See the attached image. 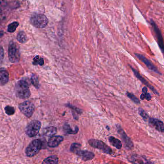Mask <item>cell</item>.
I'll list each match as a JSON object with an SVG mask.
<instances>
[{"mask_svg": "<svg viewBox=\"0 0 164 164\" xmlns=\"http://www.w3.org/2000/svg\"><path fill=\"white\" fill-rule=\"evenodd\" d=\"M16 95L20 99H27L30 96L29 85L25 80L18 81L15 86Z\"/></svg>", "mask_w": 164, "mask_h": 164, "instance_id": "6da1fadb", "label": "cell"}, {"mask_svg": "<svg viewBox=\"0 0 164 164\" xmlns=\"http://www.w3.org/2000/svg\"><path fill=\"white\" fill-rule=\"evenodd\" d=\"M30 23L37 28H44L47 26L48 20L44 15L41 14H34L30 18Z\"/></svg>", "mask_w": 164, "mask_h": 164, "instance_id": "7a4b0ae2", "label": "cell"}, {"mask_svg": "<svg viewBox=\"0 0 164 164\" xmlns=\"http://www.w3.org/2000/svg\"><path fill=\"white\" fill-rule=\"evenodd\" d=\"M42 146V143L41 140H34L26 148L25 151L26 155L29 157H34L40 152Z\"/></svg>", "mask_w": 164, "mask_h": 164, "instance_id": "3957f363", "label": "cell"}, {"mask_svg": "<svg viewBox=\"0 0 164 164\" xmlns=\"http://www.w3.org/2000/svg\"><path fill=\"white\" fill-rule=\"evenodd\" d=\"M8 56L10 61L13 63H16L20 61V48L14 42H11L9 45Z\"/></svg>", "mask_w": 164, "mask_h": 164, "instance_id": "277c9868", "label": "cell"}, {"mask_svg": "<svg viewBox=\"0 0 164 164\" xmlns=\"http://www.w3.org/2000/svg\"><path fill=\"white\" fill-rule=\"evenodd\" d=\"M88 143L91 147L99 149L106 154H112L113 153L112 149L102 140L97 139H90L88 141Z\"/></svg>", "mask_w": 164, "mask_h": 164, "instance_id": "5b68a950", "label": "cell"}, {"mask_svg": "<svg viewBox=\"0 0 164 164\" xmlns=\"http://www.w3.org/2000/svg\"><path fill=\"white\" fill-rule=\"evenodd\" d=\"M41 128V123L38 120H33L26 128V134L29 137H34L39 133Z\"/></svg>", "mask_w": 164, "mask_h": 164, "instance_id": "8992f818", "label": "cell"}, {"mask_svg": "<svg viewBox=\"0 0 164 164\" xmlns=\"http://www.w3.org/2000/svg\"><path fill=\"white\" fill-rule=\"evenodd\" d=\"M19 109L22 113L28 118H29L33 114L35 106L30 101H26L19 104Z\"/></svg>", "mask_w": 164, "mask_h": 164, "instance_id": "52a82bcc", "label": "cell"}, {"mask_svg": "<svg viewBox=\"0 0 164 164\" xmlns=\"http://www.w3.org/2000/svg\"><path fill=\"white\" fill-rule=\"evenodd\" d=\"M117 132L121 136L122 140L125 144L126 148L128 149H131L134 147L133 142L131 140V138L128 137L124 130L121 128L120 126H117Z\"/></svg>", "mask_w": 164, "mask_h": 164, "instance_id": "ba28073f", "label": "cell"}, {"mask_svg": "<svg viewBox=\"0 0 164 164\" xmlns=\"http://www.w3.org/2000/svg\"><path fill=\"white\" fill-rule=\"evenodd\" d=\"M135 55L137 57L139 58L141 61L143 62L145 65H146V67L151 70V71H153V72H156V73H157V74H159V75H162L161 72L159 71L158 70L157 68L150 61V60L147 59V58L144 56L143 55H140V54H136Z\"/></svg>", "mask_w": 164, "mask_h": 164, "instance_id": "9c48e42d", "label": "cell"}, {"mask_svg": "<svg viewBox=\"0 0 164 164\" xmlns=\"http://www.w3.org/2000/svg\"><path fill=\"white\" fill-rule=\"evenodd\" d=\"M131 69H132L133 73H134V75L135 76V77H136L137 78H138L140 81L142 82L143 84H144L145 86H147V87H148L149 89H150V90H151L153 91V93H154V94H156V95H159V94L158 92L157 91L156 89H155V88H154L153 86H152L151 85H150V84L149 83V82H148L146 81V79H145V78H144L142 76L140 75V73H139L138 71H137V70L135 69H134V68H132V67H131Z\"/></svg>", "mask_w": 164, "mask_h": 164, "instance_id": "30bf717a", "label": "cell"}, {"mask_svg": "<svg viewBox=\"0 0 164 164\" xmlns=\"http://www.w3.org/2000/svg\"><path fill=\"white\" fill-rule=\"evenodd\" d=\"M84 161L92 160L95 157V153L87 150H79L75 153Z\"/></svg>", "mask_w": 164, "mask_h": 164, "instance_id": "8fae6325", "label": "cell"}, {"mask_svg": "<svg viewBox=\"0 0 164 164\" xmlns=\"http://www.w3.org/2000/svg\"><path fill=\"white\" fill-rule=\"evenodd\" d=\"M148 120L149 124L152 126L153 128H155L156 130L162 133H164V123L162 121L152 117H149Z\"/></svg>", "mask_w": 164, "mask_h": 164, "instance_id": "7c38bea8", "label": "cell"}, {"mask_svg": "<svg viewBox=\"0 0 164 164\" xmlns=\"http://www.w3.org/2000/svg\"><path fill=\"white\" fill-rule=\"evenodd\" d=\"M64 138L62 136H53L51 137L48 141V145L51 148L57 147L63 141Z\"/></svg>", "mask_w": 164, "mask_h": 164, "instance_id": "4fadbf2b", "label": "cell"}, {"mask_svg": "<svg viewBox=\"0 0 164 164\" xmlns=\"http://www.w3.org/2000/svg\"><path fill=\"white\" fill-rule=\"evenodd\" d=\"M9 73L4 68H0V85L3 86L8 82Z\"/></svg>", "mask_w": 164, "mask_h": 164, "instance_id": "5bb4252c", "label": "cell"}, {"mask_svg": "<svg viewBox=\"0 0 164 164\" xmlns=\"http://www.w3.org/2000/svg\"><path fill=\"white\" fill-rule=\"evenodd\" d=\"M129 161L132 163H138V164H145V163H149L146 159L143 157H140L138 155H133L130 157Z\"/></svg>", "mask_w": 164, "mask_h": 164, "instance_id": "9a60e30c", "label": "cell"}, {"mask_svg": "<svg viewBox=\"0 0 164 164\" xmlns=\"http://www.w3.org/2000/svg\"><path fill=\"white\" fill-rule=\"evenodd\" d=\"M109 140L110 144L116 147L117 149H120L122 147V144L121 141L118 139L116 138L115 137L110 136L109 138Z\"/></svg>", "mask_w": 164, "mask_h": 164, "instance_id": "2e32d148", "label": "cell"}, {"mask_svg": "<svg viewBox=\"0 0 164 164\" xmlns=\"http://www.w3.org/2000/svg\"><path fill=\"white\" fill-rule=\"evenodd\" d=\"M57 133V129L55 126H49L44 129L43 134L46 136L51 137Z\"/></svg>", "mask_w": 164, "mask_h": 164, "instance_id": "e0dca14e", "label": "cell"}, {"mask_svg": "<svg viewBox=\"0 0 164 164\" xmlns=\"http://www.w3.org/2000/svg\"><path fill=\"white\" fill-rule=\"evenodd\" d=\"M63 130L65 133L69 134H76L78 133V126H76L75 129L73 130L71 128V126L69 124H65L63 126Z\"/></svg>", "mask_w": 164, "mask_h": 164, "instance_id": "ac0fdd59", "label": "cell"}, {"mask_svg": "<svg viewBox=\"0 0 164 164\" xmlns=\"http://www.w3.org/2000/svg\"><path fill=\"white\" fill-rule=\"evenodd\" d=\"M152 25H153V28H154V31L156 32L158 40L159 43L160 44V47L161 48L162 51L163 50V47H164V44H163V39H162V36H161V32L160 30L158 29V28L157 27V25L155 24V23L153 22H152Z\"/></svg>", "mask_w": 164, "mask_h": 164, "instance_id": "d6986e66", "label": "cell"}, {"mask_svg": "<svg viewBox=\"0 0 164 164\" xmlns=\"http://www.w3.org/2000/svg\"><path fill=\"white\" fill-rule=\"evenodd\" d=\"M58 158L56 156H51L48 157L44 159V161L42 162V164H58Z\"/></svg>", "mask_w": 164, "mask_h": 164, "instance_id": "ffe728a7", "label": "cell"}, {"mask_svg": "<svg viewBox=\"0 0 164 164\" xmlns=\"http://www.w3.org/2000/svg\"><path fill=\"white\" fill-rule=\"evenodd\" d=\"M17 40L21 43H24L27 42L28 38L24 31H20L18 33L17 35Z\"/></svg>", "mask_w": 164, "mask_h": 164, "instance_id": "44dd1931", "label": "cell"}, {"mask_svg": "<svg viewBox=\"0 0 164 164\" xmlns=\"http://www.w3.org/2000/svg\"><path fill=\"white\" fill-rule=\"evenodd\" d=\"M81 147H82V145L81 144H78V143H73L71 145V146L70 148V151L73 153H76L79 150H81Z\"/></svg>", "mask_w": 164, "mask_h": 164, "instance_id": "7402d4cb", "label": "cell"}, {"mask_svg": "<svg viewBox=\"0 0 164 164\" xmlns=\"http://www.w3.org/2000/svg\"><path fill=\"white\" fill-rule=\"evenodd\" d=\"M19 26V23L17 22H14L8 26L7 31L8 32H14L16 30V28Z\"/></svg>", "mask_w": 164, "mask_h": 164, "instance_id": "603a6c76", "label": "cell"}, {"mask_svg": "<svg viewBox=\"0 0 164 164\" xmlns=\"http://www.w3.org/2000/svg\"><path fill=\"white\" fill-rule=\"evenodd\" d=\"M33 64L34 65H42L44 64V60L43 58L40 57V56H36L35 57L33 61Z\"/></svg>", "mask_w": 164, "mask_h": 164, "instance_id": "cb8c5ba5", "label": "cell"}, {"mask_svg": "<svg viewBox=\"0 0 164 164\" xmlns=\"http://www.w3.org/2000/svg\"><path fill=\"white\" fill-rule=\"evenodd\" d=\"M126 95L130 99L132 100L135 104H140V101L139 99L135 95L132 94V93H131L129 92H126Z\"/></svg>", "mask_w": 164, "mask_h": 164, "instance_id": "d4e9b609", "label": "cell"}, {"mask_svg": "<svg viewBox=\"0 0 164 164\" xmlns=\"http://www.w3.org/2000/svg\"><path fill=\"white\" fill-rule=\"evenodd\" d=\"M138 113L139 115L143 117V119L144 121H147L149 119V116L148 114L144 111V109L141 108H139Z\"/></svg>", "mask_w": 164, "mask_h": 164, "instance_id": "484cf974", "label": "cell"}, {"mask_svg": "<svg viewBox=\"0 0 164 164\" xmlns=\"http://www.w3.org/2000/svg\"><path fill=\"white\" fill-rule=\"evenodd\" d=\"M31 81L34 86L36 88H38L39 87V79H38V76L36 75H32L31 78Z\"/></svg>", "mask_w": 164, "mask_h": 164, "instance_id": "4316f807", "label": "cell"}, {"mask_svg": "<svg viewBox=\"0 0 164 164\" xmlns=\"http://www.w3.org/2000/svg\"><path fill=\"white\" fill-rule=\"evenodd\" d=\"M6 113L9 116H11L15 113V110L14 107L10 106H7L4 108Z\"/></svg>", "mask_w": 164, "mask_h": 164, "instance_id": "83f0119b", "label": "cell"}, {"mask_svg": "<svg viewBox=\"0 0 164 164\" xmlns=\"http://www.w3.org/2000/svg\"><path fill=\"white\" fill-rule=\"evenodd\" d=\"M66 105H67V107H69V109H71L73 110L72 112H75V113H76L78 115L82 114V110L78 109V107H76V106H73V105H71L70 104H67Z\"/></svg>", "mask_w": 164, "mask_h": 164, "instance_id": "f1b7e54d", "label": "cell"}, {"mask_svg": "<svg viewBox=\"0 0 164 164\" xmlns=\"http://www.w3.org/2000/svg\"><path fill=\"white\" fill-rule=\"evenodd\" d=\"M141 100H144L146 99L147 101H150L151 99L152 96L150 93L147 92H143L140 96Z\"/></svg>", "mask_w": 164, "mask_h": 164, "instance_id": "f546056e", "label": "cell"}, {"mask_svg": "<svg viewBox=\"0 0 164 164\" xmlns=\"http://www.w3.org/2000/svg\"><path fill=\"white\" fill-rule=\"evenodd\" d=\"M7 4V0H0V12Z\"/></svg>", "mask_w": 164, "mask_h": 164, "instance_id": "4dcf8cb0", "label": "cell"}, {"mask_svg": "<svg viewBox=\"0 0 164 164\" xmlns=\"http://www.w3.org/2000/svg\"><path fill=\"white\" fill-rule=\"evenodd\" d=\"M4 56V53H3V50L1 46H0V64L2 62V60Z\"/></svg>", "mask_w": 164, "mask_h": 164, "instance_id": "1f68e13d", "label": "cell"}, {"mask_svg": "<svg viewBox=\"0 0 164 164\" xmlns=\"http://www.w3.org/2000/svg\"><path fill=\"white\" fill-rule=\"evenodd\" d=\"M3 32H2V31H0V37H2V36H3Z\"/></svg>", "mask_w": 164, "mask_h": 164, "instance_id": "d6a6232c", "label": "cell"}]
</instances>
